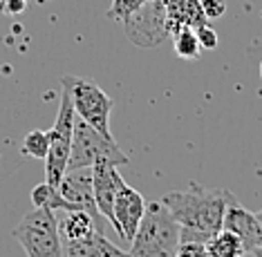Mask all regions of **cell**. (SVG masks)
Wrapping results in <instances>:
<instances>
[{
    "mask_svg": "<svg viewBox=\"0 0 262 257\" xmlns=\"http://www.w3.org/2000/svg\"><path fill=\"white\" fill-rule=\"evenodd\" d=\"M172 43H175V54L180 58H198L200 52H202L198 34H195V29H190V27L177 32L172 36Z\"/></svg>",
    "mask_w": 262,
    "mask_h": 257,
    "instance_id": "e0dca14e",
    "label": "cell"
},
{
    "mask_svg": "<svg viewBox=\"0 0 262 257\" xmlns=\"http://www.w3.org/2000/svg\"><path fill=\"white\" fill-rule=\"evenodd\" d=\"M92 230H99V228H97V224H94L92 215H88L85 211L65 213V217L58 222V232H61L63 242L81 240V237L90 235Z\"/></svg>",
    "mask_w": 262,
    "mask_h": 257,
    "instance_id": "5bb4252c",
    "label": "cell"
},
{
    "mask_svg": "<svg viewBox=\"0 0 262 257\" xmlns=\"http://www.w3.org/2000/svg\"><path fill=\"white\" fill-rule=\"evenodd\" d=\"M27 257H63V240L56 215L45 208H34L11 230Z\"/></svg>",
    "mask_w": 262,
    "mask_h": 257,
    "instance_id": "3957f363",
    "label": "cell"
},
{
    "mask_svg": "<svg viewBox=\"0 0 262 257\" xmlns=\"http://www.w3.org/2000/svg\"><path fill=\"white\" fill-rule=\"evenodd\" d=\"M63 257H126V250L115 246L101 230H92L81 240L63 242Z\"/></svg>",
    "mask_w": 262,
    "mask_h": 257,
    "instance_id": "7c38bea8",
    "label": "cell"
},
{
    "mask_svg": "<svg viewBox=\"0 0 262 257\" xmlns=\"http://www.w3.org/2000/svg\"><path fill=\"white\" fill-rule=\"evenodd\" d=\"M258 72H260V79H262V56H260V61H258Z\"/></svg>",
    "mask_w": 262,
    "mask_h": 257,
    "instance_id": "484cf974",
    "label": "cell"
},
{
    "mask_svg": "<svg viewBox=\"0 0 262 257\" xmlns=\"http://www.w3.org/2000/svg\"><path fill=\"white\" fill-rule=\"evenodd\" d=\"M251 255H253V257H262V248H253Z\"/></svg>",
    "mask_w": 262,
    "mask_h": 257,
    "instance_id": "d4e9b609",
    "label": "cell"
},
{
    "mask_svg": "<svg viewBox=\"0 0 262 257\" xmlns=\"http://www.w3.org/2000/svg\"><path fill=\"white\" fill-rule=\"evenodd\" d=\"M180 246V224L162 201H148L126 257H175Z\"/></svg>",
    "mask_w": 262,
    "mask_h": 257,
    "instance_id": "7a4b0ae2",
    "label": "cell"
},
{
    "mask_svg": "<svg viewBox=\"0 0 262 257\" xmlns=\"http://www.w3.org/2000/svg\"><path fill=\"white\" fill-rule=\"evenodd\" d=\"M200 5L208 20H215L226 14V0H200Z\"/></svg>",
    "mask_w": 262,
    "mask_h": 257,
    "instance_id": "ffe728a7",
    "label": "cell"
},
{
    "mask_svg": "<svg viewBox=\"0 0 262 257\" xmlns=\"http://www.w3.org/2000/svg\"><path fill=\"white\" fill-rule=\"evenodd\" d=\"M253 50H258V54H260V56H262V38L258 40V43H255V47H253Z\"/></svg>",
    "mask_w": 262,
    "mask_h": 257,
    "instance_id": "cb8c5ba5",
    "label": "cell"
},
{
    "mask_svg": "<svg viewBox=\"0 0 262 257\" xmlns=\"http://www.w3.org/2000/svg\"><path fill=\"white\" fill-rule=\"evenodd\" d=\"M164 5V29L166 34L175 36L182 29H198L206 25L208 18L202 11L200 0H162Z\"/></svg>",
    "mask_w": 262,
    "mask_h": 257,
    "instance_id": "30bf717a",
    "label": "cell"
},
{
    "mask_svg": "<svg viewBox=\"0 0 262 257\" xmlns=\"http://www.w3.org/2000/svg\"><path fill=\"white\" fill-rule=\"evenodd\" d=\"M255 217H258V248H262V208L255 213Z\"/></svg>",
    "mask_w": 262,
    "mask_h": 257,
    "instance_id": "603a6c76",
    "label": "cell"
},
{
    "mask_svg": "<svg viewBox=\"0 0 262 257\" xmlns=\"http://www.w3.org/2000/svg\"><path fill=\"white\" fill-rule=\"evenodd\" d=\"M222 228L231 230L233 235L240 237L244 248H247L249 253H251L253 248H258V217H255V213L247 211V208L237 201V197L226 206Z\"/></svg>",
    "mask_w": 262,
    "mask_h": 257,
    "instance_id": "8fae6325",
    "label": "cell"
},
{
    "mask_svg": "<svg viewBox=\"0 0 262 257\" xmlns=\"http://www.w3.org/2000/svg\"><path fill=\"white\" fill-rule=\"evenodd\" d=\"M74 107L70 99L68 89L63 87L61 94V105H58L56 121L52 130H47L50 136V152L45 157V181L52 186H58L63 181L65 172H68V161L72 152V136H74Z\"/></svg>",
    "mask_w": 262,
    "mask_h": 257,
    "instance_id": "8992f818",
    "label": "cell"
},
{
    "mask_svg": "<svg viewBox=\"0 0 262 257\" xmlns=\"http://www.w3.org/2000/svg\"><path fill=\"white\" fill-rule=\"evenodd\" d=\"M175 257H208L206 244L202 242H180L175 250Z\"/></svg>",
    "mask_w": 262,
    "mask_h": 257,
    "instance_id": "d6986e66",
    "label": "cell"
},
{
    "mask_svg": "<svg viewBox=\"0 0 262 257\" xmlns=\"http://www.w3.org/2000/svg\"><path fill=\"white\" fill-rule=\"evenodd\" d=\"M195 34H198V40H200L202 50H215L217 43H220V38H217L215 29L208 27V25L198 27V29H195Z\"/></svg>",
    "mask_w": 262,
    "mask_h": 257,
    "instance_id": "44dd1931",
    "label": "cell"
},
{
    "mask_svg": "<svg viewBox=\"0 0 262 257\" xmlns=\"http://www.w3.org/2000/svg\"><path fill=\"white\" fill-rule=\"evenodd\" d=\"M206 253L208 257H244L249 250L244 248L240 237L222 228L206 242Z\"/></svg>",
    "mask_w": 262,
    "mask_h": 257,
    "instance_id": "9a60e30c",
    "label": "cell"
},
{
    "mask_svg": "<svg viewBox=\"0 0 262 257\" xmlns=\"http://www.w3.org/2000/svg\"><path fill=\"white\" fill-rule=\"evenodd\" d=\"M97 161H110L115 166H126L128 157L115 139H108L101 132L85 123L83 119H74V136H72V152L68 161V172L79 168H92Z\"/></svg>",
    "mask_w": 262,
    "mask_h": 257,
    "instance_id": "277c9868",
    "label": "cell"
},
{
    "mask_svg": "<svg viewBox=\"0 0 262 257\" xmlns=\"http://www.w3.org/2000/svg\"><path fill=\"white\" fill-rule=\"evenodd\" d=\"M146 204L148 201L141 197V193H137L133 186L123 183L121 190L117 193L115 199V224L112 228L117 230V235L123 242H133L137 228H139L141 219L146 215Z\"/></svg>",
    "mask_w": 262,
    "mask_h": 257,
    "instance_id": "ba28073f",
    "label": "cell"
},
{
    "mask_svg": "<svg viewBox=\"0 0 262 257\" xmlns=\"http://www.w3.org/2000/svg\"><path fill=\"white\" fill-rule=\"evenodd\" d=\"M58 190L70 204L79 206L81 211H85L88 215H92L94 224L101 230L99 222H103L101 213L97 211L94 204V193H92V168H79V170H70L65 172L63 181L58 183Z\"/></svg>",
    "mask_w": 262,
    "mask_h": 257,
    "instance_id": "9c48e42d",
    "label": "cell"
},
{
    "mask_svg": "<svg viewBox=\"0 0 262 257\" xmlns=\"http://www.w3.org/2000/svg\"><path fill=\"white\" fill-rule=\"evenodd\" d=\"M20 150L25 157L45 161L47 152H50V136H47V132H43V130H32V132H27L25 139H23Z\"/></svg>",
    "mask_w": 262,
    "mask_h": 257,
    "instance_id": "2e32d148",
    "label": "cell"
},
{
    "mask_svg": "<svg viewBox=\"0 0 262 257\" xmlns=\"http://www.w3.org/2000/svg\"><path fill=\"white\" fill-rule=\"evenodd\" d=\"M123 177L119 175L117 166L110 161H97L92 166V193H94V204L101 217L110 226L115 224V199L117 193L123 186Z\"/></svg>",
    "mask_w": 262,
    "mask_h": 257,
    "instance_id": "52a82bcc",
    "label": "cell"
},
{
    "mask_svg": "<svg viewBox=\"0 0 262 257\" xmlns=\"http://www.w3.org/2000/svg\"><path fill=\"white\" fill-rule=\"evenodd\" d=\"M25 5H27V0H5L3 9L7 11L9 16H14V14H23V11H25Z\"/></svg>",
    "mask_w": 262,
    "mask_h": 257,
    "instance_id": "7402d4cb",
    "label": "cell"
},
{
    "mask_svg": "<svg viewBox=\"0 0 262 257\" xmlns=\"http://www.w3.org/2000/svg\"><path fill=\"white\" fill-rule=\"evenodd\" d=\"M3 5H5V0H0V7H3Z\"/></svg>",
    "mask_w": 262,
    "mask_h": 257,
    "instance_id": "4316f807",
    "label": "cell"
},
{
    "mask_svg": "<svg viewBox=\"0 0 262 257\" xmlns=\"http://www.w3.org/2000/svg\"><path fill=\"white\" fill-rule=\"evenodd\" d=\"M32 204L34 208H45V211H65V213H72V211H81L79 206L70 204L68 199L61 195V190H58V186H52V183H38V186H34L32 190Z\"/></svg>",
    "mask_w": 262,
    "mask_h": 257,
    "instance_id": "4fadbf2b",
    "label": "cell"
},
{
    "mask_svg": "<svg viewBox=\"0 0 262 257\" xmlns=\"http://www.w3.org/2000/svg\"><path fill=\"white\" fill-rule=\"evenodd\" d=\"M63 87L68 89L72 99L74 114L90 123L97 132L112 139L110 132V112H112V99L103 92L97 81L81 79V76H63Z\"/></svg>",
    "mask_w": 262,
    "mask_h": 257,
    "instance_id": "5b68a950",
    "label": "cell"
},
{
    "mask_svg": "<svg viewBox=\"0 0 262 257\" xmlns=\"http://www.w3.org/2000/svg\"><path fill=\"white\" fill-rule=\"evenodd\" d=\"M150 3L152 0H112L110 9H108V18H112V20L130 22L137 11L144 9L146 5H150Z\"/></svg>",
    "mask_w": 262,
    "mask_h": 257,
    "instance_id": "ac0fdd59",
    "label": "cell"
},
{
    "mask_svg": "<svg viewBox=\"0 0 262 257\" xmlns=\"http://www.w3.org/2000/svg\"><path fill=\"white\" fill-rule=\"evenodd\" d=\"M233 199L235 195L231 190L202 188L198 183H190L186 190L166 193L162 204L180 224V242L206 244L217 230H222L226 206Z\"/></svg>",
    "mask_w": 262,
    "mask_h": 257,
    "instance_id": "6da1fadb",
    "label": "cell"
}]
</instances>
